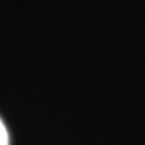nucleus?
<instances>
[{"label":"nucleus","instance_id":"1","mask_svg":"<svg viewBox=\"0 0 145 145\" xmlns=\"http://www.w3.org/2000/svg\"><path fill=\"white\" fill-rule=\"evenodd\" d=\"M10 140H8V131H7L3 121L0 119V145H8Z\"/></svg>","mask_w":145,"mask_h":145}]
</instances>
